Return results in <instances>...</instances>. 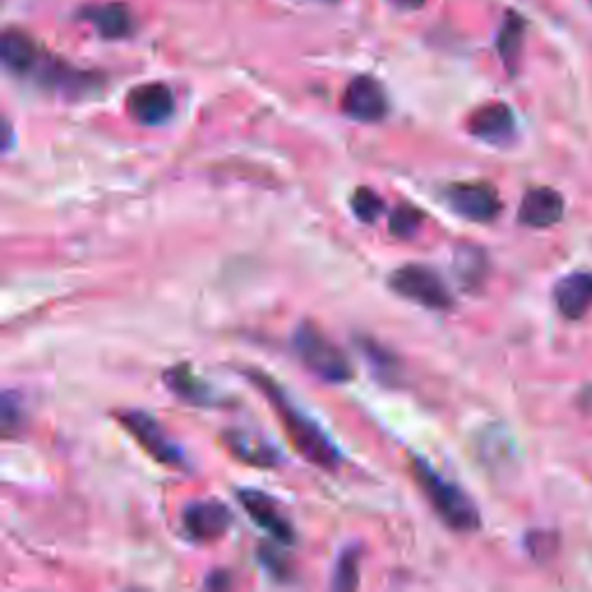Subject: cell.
Returning a JSON list of instances; mask_svg holds the SVG:
<instances>
[{
	"label": "cell",
	"mask_w": 592,
	"mask_h": 592,
	"mask_svg": "<svg viewBox=\"0 0 592 592\" xmlns=\"http://www.w3.org/2000/svg\"><path fill=\"white\" fill-rule=\"evenodd\" d=\"M0 56H3V65L10 72L26 77L35 72L42 52L26 33L10 29L3 35V42H0Z\"/></svg>",
	"instance_id": "cell-15"
},
{
	"label": "cell",
	"mask_w": 592,
	"mask_h": 592,
	"mask_svg": "<svg viewBox=\"0 0 592 592\" xmlns=\"http://www.w3.org/2000/svg\"><path fill=\"white\" fill-rule=\"evenodd\" d=\"M183 525L192 539L213 541L227 533L232 525V514L221 502H192L183 514Z\"/></svg>",
	"instance_id": "cell-11"
},
{
	"label": "cell",
	"mask_w": 592,
	"mask_h": 592,
	"mask_svg": "<svg viewBox=\"0 0 592 592\" xmlns=\"http://www.w3.org/2000/svg\"><path fill=\"white\" fill-rule=\"evenodd\" d=\"M481 267H484V255L477 248H460L456 255V271L466 282L481 278Z\"/></svg>",
	"instance_id": "cell-22"
},
{
	"label": "cell",
	"mask_w": 592,
	"mask_h": 592,
	"mask_svg": "<svg viewBox=\"0 0 592 592\" xmlns=\"http://www.w3.org/2000/svg\"><path fill=\"white\" fill-rule=\"evenodd\" d=\"M412 474L416 479V484L424 491V495L428 498L431 507L451 530L472 533L479 528L481 518L477 504L463 489H458L454 481L445 479L440 472H435L428 460L416 458L412 463Z\"/></svg>",
	"instance_id": "cell-2"
},
{
	"label": "cell",
	"mask_w": 592,
	"mask_h": 592,
	"mask_svg": "<svg viewBox=\"0 0 592 592\" xmlns=\"http://www.w3.org/2000/svg\"><path fill=\"white\" fill-rule=\"evenodd\" d=\"M165 382L169 384V389L181 396L188 403H197L202 405L209 401V391L206 387L194 378V372L188 366H179V368H169L165 372Z\"/></svg>",
	"instance_id": "cell-18"
},
{
	"label": "cell",
	"mask_w": 592,
	"mask_h": 592,
	"mask_svg": "<svg viewBox=\"0 0 592 592\" xmlns=\"http://www.w3.org/2000/svg\"><path fill=\"white\" fill-rule=\"evenodd\" d=\"M343 112L359 123H378L387 116L389 102L382 83L372 77H355L343 96Z\"/></svg>",
	"instance_id": "cell-6"
},
{
	"label": "cell",
	"mask_w": 592,
	"mask_h": 592,
	"mask_svg": "<svg viewBox=\"0 0 592 592\" xmlns=\"http://www.w3.org/2000/svg\"><path fill=\"white\" fill-rule=\"evenodd\" d=\"M79 19L89 21L104 40H123L130 37L137 29L135 12L123 3H104V5H89L79 12Z\"/></svg>",
	"instance_id": "cell-12"
},
{
	"label": "cell",
	"mask_w": 592,
	"mask_h": 592,
	"mask_svg": "<svg viewBox=\"0 0 592 592\" xmlns=\"http://www.w3.org/2000/svg\"><path fill=\"white\" fill-rule=\"evenodd\" d=\"M523 35H525V21L516 12H507L504 24L498 33V54L510 72L516 70L521 49H523Z\"/></svg>",
	"instance_id": "cell-17"
},
{
	"label": "cell",
	"mask_w": 592,
	"mask_h": 592,
	"mask_svg": "<svg viewBox=\"0 0 592 592\" xmlns=\"http://www.w3.org/2000/svg\"><path fill=\"white\" fill-rule=\"evenodd\" d=\"M177 102H174V93L169 86L153 81L142 83L137 89L130 91L127 96V112L142 125H163L171 119Z\"/></svg>",
	"instance_id": "cell-8"
},
{
	"label": "cell",
	"mask_w": 592,
	"mask_h": 592,
	"mask_svg": "<svg viewBox=\"0 0 592 592\" xmlns=\"http://www.w3.org/2000/svg\"><path fill=\"white\" fill-rule=\"evenodd\" d=\"M422 223H424V213L420 209H414V206L405 204V206H399L396 211L391 213L389 230H391L393 236L410 238L416 230L422 227Z\"/></svg>",
	"instance_id": "cell-19"
},
{
	"label": "cell",
	"mask_w": 592,
	"mask_h": 592,
	"mask_svg": "<svg viewBox=\"0 0 592 592\" xmlns=\"http://www.w3.org/2000/svg\"><path fill=\"white\" fill-rule=\"evenodd\" d=\"M292 347L301 364L315 372L320 380L340 384L353 378V366H349L343 349L328 340L315 324H299L292 336Z\"/></svg>",
	"instance_id": "cell-3"
},
{
	"label": "cell",
	"mask_w": 592,
	"mask_h": 592,
	"mask_svg": "<svg viewBox=\"0 0 592 592\" xmlns=\"http://www.w3.org/2000/svg\"><path fill=\"white\" fill-rule=\"evenodd\" d=\"M359 572V554L357 551H345L336 565V577H334V588L347 590L357 588V574Z\"/></svg>",
	"instance_id": "cell-21"
},
{
	"label": "cell",
	"mask_w": 592,
	"mask_h": 592,
	"mask_svg": "<svg viewBox=\"0 0 592 592\" xmlns=\"http://www.w3.org/2000/svg\"><path fill=\"white\" fill-rule=\"evenodd\" d=\"M389 3L399 10H420L424 8L426 0H389Z\"/></svg>",
	"instance_id": "cell-23"
},
{
	"label": "cell",
	"mask_w": 592,
	"mask_h": 592,
	"mask_svg": "<svg viewBox=\"0 0 592 592\" xmlns=\"http://www.w3.org/2000/svg\"><path fill=\"white\" fill-rule=\"evenodd\" d=\"M255 382L265 389V393L269 396L271 405L276 407V414L280 416V422L284 426V433L290 435V440L294 443V447L311 460V463L324 468V470H336L340 466V454L336 449V445L328 440L326 433L311 420V416H305L284 393L269 382L267 378H255Z\"/></svg>",
	"instance_id": "cell-1"
},
{
	"label": "cell",
	"mask_w": 592,
	"mask_h": 592,
	"mask_svg": "<svg viewBox=\"0 0 592 592\" xmlns=\"http://www.w3.org/2000/svg\"><path fill=\"white\" fill-rule=\"evenodd\" d=\"M470 135L477 139L493 144V146H507L516 137V121L512 109L504 102H491L479 107L468 121Z\"/></svg>",
	"instance_id": "cell-9"
},
{
	"label": "cell",
	"mask_w": 592,
	"mask_h": 592,
	"mask_svg": "<svg viewBox=\"0 0 592 592\" xmlns=\"http://www.w3.org/2000/svg\"><path fill=\"white\" fill-rule=\"evenodd\" d=\"M353 211L364 223H376L380 213L384 211V202L380 200L378 192H372L368 188H359L353 197Z\"/></svg>",
	"instance_id": "cell-20"
},
{
	"label": "cell",
	"mask_w": 592,
	"mask_h": 592,
	"mask_svg": "<svg viewBox=\"0 0 592 592\" xmlns=\"http://www.w3.org/2000/svg\"><path fill=\"white\" fill-rule=\"evenodd\" d=\"M238 502L244 504V510L250 514V518L259 525V528H265L278 541L292 544V535H294L292 525L280 514L273 498L259 491H238Z\"/></svg>",
	"instance_id": "cell-14"
},
{
	"label": "cell",
	"mask_w": 592,
	"mask_h": 592,
	"mask_svg": "<svg viewBox=\"0 0 592 592\" xmlns=\"http://www.w3.org/2000/svg\"><path fill=\"white\" fill-rule=\"evenodd\" d=\"M328 3H332V0H328Z\"/></svg>",
	"instance_id": "cell-24"
},
{
	"label": "cell",
	"mask_w": 592,
	"mask_h": 592,
	"mask_svg": "<svg viewBox=\"0 0 592 592\" xmlns=\"http://www.w3.org/2000/svg\"><path fill=\"white\" fill-rule=\"evenodd\" d=\"M554 301L567 320H581L592 309V273L574 271L562 276L554 288Z\"/></svg>",
	"instance_id": "cell-13"
},
{
	"label": "cell",
	"mask_w": 592,
	"mask_h": 592,
	"mask_svg": "<svg viewBox=\"0 0 592 592\" xmlns=\"http://www.w3.org/2000/svg\"><path fill=\"white\" fill-rule=\"evenodd\" d=\"M447 202L458 215L474 223H491L502 211L500 197L489 183H454L447 190Z\"/></svg>",
	"instance_id": "cell-7"
},
{
	"label": "cell",
	"mask_w": 592,
	"mask_h": 592,
	"mask_svg": "<svg viewBox=\"0 0 592 592\" xmlns=\"http://www.w3.org/2000/svg\"><path fill=\"white\" fill-rule=\"evenodd\" d=\"M391 290L424 305L431 311H445L451 305V294L443 278L422 265H407L391 273Z\"/></svg>",
	"instance_id": "cell-4"
},
{
	"label": "cell",
	"mask_w": 592,
	"mask_h": 592,
	"mask_svg": "<svg viewBox=\"0 0 592 592\" xmlns=\"http://www.w3.org/2000/svg\"><path fill=\"white\" fill-rule=\"evenodd\" d=\"M565 200L554 188H533L523 194L518 206V223L533 230L554 227L562 221Z\"/></svg>",
	"instance_id": "cell-10"
},
{
	"label": "cell",
	"mask_w": 592,
	"mask_h": 592,
	"mask_svg": "<svg viewBox=\"0 0 592 592\" xmlns=\"http://www.w3.org/2000/svg\"><path fill=\"white\" fill-rule=\"evenodd\" d=\"M121 422H123V426H125L130 433L135 435V440H137V443H139L153 458L158 460V463L169 466V468H181V466H183V460H186L183 451L169 440L167 433L158 426V422L153 420V416L133 410V412H125V414L121 416Z\"/></svg>",
	"instance_id": "cell-5"
},
{
	"label": "cell",
	"mask_w": 592,
	"mask_h": 592,
	"mask_svg": "<svg viewBox=\"0 0 592 592\" xmlns=\"http://www.w3.org/2000/svg\"><path fill=\"white\" fill-rule=\"evenodd\" d=\"M225 440H227V447L241 460H246V463H250V466L271 468V466H276L278 460H280L278 451L267 440H261V437H257L253 433L232 431V433L225 435Z\"/></svg>",
	"instance_id": "cell-16"
}]
</instances>
